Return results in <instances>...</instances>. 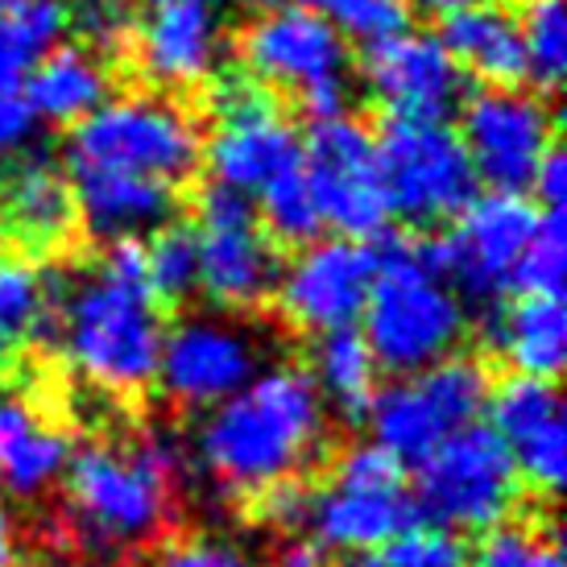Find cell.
Here are the masks:
<instances>
[{"label":"cell","instance_id":"f35d334b","mask_svg":"<svg viewBox=\"0 0 567 567\" xmlns=\"http://www.w3.org/2000/svg\"><path fill=\"white\" fill-rule=\"evenodd\" d=\"M145 567H257L249 555L220 543V538H187V543H171L162 547Z\"/></svg>","mask_w":567,"mask_h":567},{"label":"cell","instance_id":"ee69618b","mask_svg":"<svg viewBox=\"0 0 567 567\" xmlns=\"http://www.w3.org/2000/svg\"><path fill=\"white\" fill-rule=\"evenodd\" d=\"M17 555H21V547H17L13 522L0 514V567H17Z\"/></svg>","mask_w":567,"mask_h":567},{"label":"cell","instance_id":"9a60e30c","mask_svg":"<svg viewBox=\"0 0 567 567\" xmlns=\"http://www.w3.org/2000/svg\"><path fill=\"white\" fill-rule=\"evenodd\" d=\"M538 212L522 195H481L456 216V228L435 245H423L431 266L473 299L488 302L514 286L522 249L535 233Z\"/></svg>","mask_w":567,"mask_h":567},{"label":"cell","instance_id":"836d02e7","mask_svg":"<svg viewBox=\"0 0 567 567\" xmlns=\"http://www.w3.org/2000/svg\"><path fill=\"white\" fill-rule=\"evenodd\" d=\"M352 567H468V551L443 526H406L390 543L357 555Z\"/></svg>","mask_w":567,"mask_h":567},{"label":"cell","instance_id":"d4e9b609","mask_svg":"<svg viewBox=\"0 0 567 567\" xmlns=\"http://www.w3.org/2000/svg\"><path fill=\"white\" fill-rule=\"evenodd\" d=\"M4 228L33 245L54 249L75 228V204L66 174L42 154H25L4 171V199H0Z\"/></svg>","mask_w":567,"mask_h":567},{"label":"cell","instance_id":"d590c367","mask_svg":"<svg viewBox=\"0 0 567 567\" xmlns=\"http://www.w3.org/2000/svg\"><path fill=\"white\" fill-rule=\"evenodd\" d=\"M299 9L323 17L340 38H357L373 47L381 38H394L406 30V9L398 0H295Z\"/></svg>","mask_w":567,"mask_h":567},{"label":"cell","instance_id":"c3c4849f","mask_svg":"<svg viewBox=\"0 0 567 567\" xmlns=\"http://www.w3.org/2000/svg\"><path fill=\"white\" fill-rule=\"evenodd\" d=\"M30 4H59V0H30Z\"/></svg>","mask_w":567,"mask_h":567},{"label":"cell","instance_id":"e0dca14e","mask_svg":"<svg viewBox=\"0 0 567 567\" xmlns=\"http://www.w3.org/2000/svg\"><path fill=\"white\" fill-rule=\"evenodd\" d=\"M261 348L249 328L224 316H190L162 336L158 385L174 406L212 410L257 378Z\"/></svg>","mask_w":567,"mask_h":567},{"label":"cell","instance_id":"7bdbcfd3","mask_svg":"<svg viewBox=\"0 0 567 567\" xmlns=\"http://www.w3.org/2000/svg\"><path fill=\"white\" fill-rule=\"evenodd\" d=\"M402 9H419V13H431V17H452L460 9H468V4H481V0H398Z\"/></svg>","mask_w":567,"mask_h":567},{"label":"cell","instance_id":"d6a6232c","mask_svg":"<svg viewBox=\"0 0 567 567\" xmlns=\"http://www.w3.org/2000/svg\"><path fill=\"white\" fill-rule=\"evenodd\" d=\"M468 567H564L559 538L535 522H497L481 535Z\"/></svg>","mask_w":567,"mask_h":567},{"label":"cell","instance_id":"9c48e42d","mask_svg":"<svg viewBox=\"0 0 567 567\" xmlns=\"http://www.w3.org/2000/svg\"><path fill=\"white\" fill-rule=\"evenodd\" d=\"M414 518L406 473L378 443H352L336 460V473L307 502V522L323 547L364 555L402 535Z\"/></svg>","mask_w":567,"mask_h":567},{"label":"cell","instance_id":"7402d4cb","mask_svg":"<svg viewBox=\"0 0 567 567\" xmlns=\"http://www.w3.org/2000/svg\"><path fill=\"white\" fill-rule=\"evenodd\" d=\"M71 440L42 406L17 390H0V488L13 497H42L63 481Z\"/></svg>","mask_w":567,"mask_h":567},{"label":"cell","instance_id":"4fadbf2b","mask_svg":"<svg viewBox=\"0 0 567 567\" xmlns=\"http://www.w3.org/2000/svg\"><path fill=\"white\" fill-rule=\"evenodd\" d=\"M460 142L476 178L502 195H522L555 150V116L535 92L485 87L460 109Z\"/></svg>","mask_w":567,"mask_h":567},{"label":"cell","instance_id":"ab89813d","mask_svg":"<svg viewBox=\"0 0 567 567\" xmlns=\"http://www.w3.org/2000/svg\"><path fill=\"white\" fill-rule=\"evenodd\" d=\"M307 493H302L295 481H282V485L266 488V493H257V518L269 522V526H278V530H295L307 522Z\"/></svg>","mask_w":567,"mask_h":567},{"label":"cell","instance_id":"1f68e13d","mask_svg":"<svg viewBox=\"0 0 567 567\" xmlns=\"http://www.w3.org/2000/svg\"><path fill=\"white\" fill-rule=\"evenodd\" d=\"M257 224L269 228L266 237L274 240H290V245H311L319 240V207H316V195H311V183H307V174L290 171L282 178H274L266 190H257Z\"/></svg>","mask_w":567,"mask_h":567},{"label":"cell","instance_id":"2e32d148","mask_svg":"<svg viewBox=\"0 0 567 567\" xmlns=\"http://www.w3.org/2000/svg\"><path fill=\"white\" fill-rule=\"evenodd\" d=\"M373 278H378V252L364 240L331 237L302 245L295 261L278 269L274 295L290 328L328 336L352 328L364 316Z\"/></svg>","mask_w":567,"mask_h":567},{"label":"cell","instance_id":"f546056e","mask_svg":"<svg viewBox=\"0 0 567 567\" xmlns=\"http://www.w3.org/2000/svg\"><path fill=\"white\" fill-rule=\"evenodd\" d=\"M522 59H526V80L535 87L555 92L567 75V17L564 0H526L518 17Z\"/></svg>","mask_w":567,"mask_h":567},{"label":"cell","instance_id":"f6af8a7d","mask_svg":"<svg viewBox=\"0 0 567 567\" xmlns=\"http://www.w3.org/2000/svg\"><path fill=\"white\" fill-rule=\"evenodd\" d=\"M224 4H237V9H261V13H266V9H274L278 0H224Z\"/></svg>","mask_w":567,"mask_h":567},{"label":"cell","instance_id":"60d3db41","mask_svg":"<svg viewBox=\"0 0 567 567\" xmlns=\"http://www.w3.org/2000/svg\"><path fill=\"white\" fill-rule=\"evenodd\" d=\"M530 187H535V195L547 199L551 212H559V204H564V195H567V158L559 154V150H551V154L543 158V166H538Z\"/></svg>","mask_w":567,"mask_h":567},{"label":"cell","instance_id":"5b68a950","mask_svg":"<svg viewBox=\"0 0 567 567\" xmlns=\"http://www.w3.org/2000/svg\"><path fill=\"white\" fill-rule=\"evenodd\" d=\"M204 162V128L178 100L154 92L109 95L71 128L66 166L150 178L162 187L187 183Z\"/></svg>","mask_w":567,"mask_h":567},{"label":"cell","instance_id":"74e56055","mask_svg":"<svg viewBox=\"0 0 567 567\" xmlns=\"http://www.w3.org/2000/svg\"><path fill=\"white\" fill-rule=\"evenodd\" d=\"M38 137V116L17 87H0V171H9L17 158L30 154Z\"/></svg>","mask_w":567,"mask_h":567},{"label":"cell","instance_id":"8d00e7d4","mask_svg":"<svg viewBox=\"0 0 567 567\" xmlns=\"http://www.w3.org/2000/svg\"><path fill=\"white\" fill-rule=\"evenodd\" d=\"M71 25L80 33V47L95 54L125 50L137 33V9L133 0H71Z\"/></svg>","mask_w":567,"mask_h":567},{"label":"cell","instance_id":"6da1fadb","mask_svg":"<svg viewBox=\"0 0 567 567\" xmlns=\"http://www.w3.org/2000/svg\"><path fill=\"white\" fill-rule=\"evenodd\" d=\"M328 443V406L307 369L274 364L212 406L195 431L204 473L228 493H266L295 481Z\"/></svg>","mask_w":567,"mask_h":567},{"label":"cell","instance_id":"d6986e66","mask_svg":"<svg viewBox=\"0 0 567 567\" xmlns=\"http://www.w3.org/2000/svg\"><path fill=\"white\" fill-rule=\"evenodd\" d=\"M493 431L505 443L518 476H526L538 493L555 497L567 473V423L559 390L543 378H509L488 390Z\"/></svg>","mask_w":567,"mask_h":567},{"label":"cell","instance_id":"e575fe53","mask_svg":"<svg viewBox=\"0 0 567 567\" xmlns=\"http://www.w3.org/2000/svg\"><path fill=\"white\" fill-rule=\"evenodd\" d=\"M564 274H567V224L559 212H543L535 220L530 240H526V249H522L514 286H522L526 295L559 299Z\"/></svg>","mask_w":567,"mask_h":567},{"label":"cell","instance_id":"8fae6325","mask_svg":"<svg viewBox=\"0 0 567 567\" xmlns=\"http://www.w3.org/2000/svg\"><path fill=\"white\" fill-rule=\"evenodd\" d=\"M302 174L316 195L319 220L323 228H336V237L364 240L385 228L390 199L381 183L378 142L357 116L340 112L311 125L302 145Z\"/></svg>","mask_w":567,"mask_h":567},{"label":"cell","instance_id":"8992f818","mask_svg":"<svg viewBox=\"0 0 567 567\" xmlns=\"http://www.w3.org/2000/svg\"><path fill=\"white\" fill-rule=\"evenodd\" d=\"M240 63L252 83L299 95L316 121L348 104V42L323 17L299 4H274L240 33Z\"/></svg>","mask_w":567,"mask_h":567},{"label":"cell","instance_id":"7c38bea8","mask_svg":"<svg viewBox=\"0 0 567 567\" xmlns=\"http://www.w3.org/2000/svg\"><path fill=\"white\" fill-rule=\"evenodd\" d=\"M204 162L216 187L257 195L274 178L299 171L302 142L261 83L224 80L216 87V128L204 142Z\"/></svg>","mask_w":567,"mask_h":567},{"label":"cell","instance_id":"4316f807","mask_svg":"<svg viewBox=\"0 0 567 567\" xmlns=\"http://www.w3.org/2000/svg\"><path fill=\"white\" fill-rule=\"evenodd\" d=\"M311 364H316L311 381H316L323 406L340 410L344 419L369 414V402L378 394V361H373L361 331L344 328L319 336Z\"/></svg>","mask_w":567,"mask_h":567},{"label":"cell","instance_id":"7a4b0ae2","mask_svg":"<svg viewBox=\"0 0 567 567\" xmlns=\"http://www.w3.org/2000/svg\"><path fill=\"white\" fill-rule=\"evenodd\" d=\"M54 336L66 364L104 394H142L158 378L162 302L145 286L137 240L112 245V252L80 274L63 299H54Z\"/></svg>","mask_w":567,"mask_h":567},{"label":"cell","instance_id":"44dd1931","mask_svg":"<svg viewBox=\"0 0 567 567\" xmlns=\"http://www.w3.org/2000/svg\"><path fill=\"white\" fill-rule=\"evenodd\" d=\"M63 174L75 204V220H83L95 240H112V245L158 233L162 224H171L178 204L174 187H162L150 178H128V174L92 171V166H66Z\"/></svg>","mask_w":567,"mask_h":567},{"label":"cell","instance_id":"5bb4252c","mask_svg":"<svg viewBox=\"0 0 567 567\" xmlns=\"http://www.w3.org/2000/svg\"><path fill=\"white\" fill-rule=\"evenodd\" d=\"M199 290L224 311H249L266 302L278 282V249L257 224L245 195L212 187L199 195Z\"/></svg>","mask_w":567,"mask_h":567},{"label":"cell","instance_id":"484cf974","mask_svg":"<svg viewBox=\"0 0 567 567\" xmlns=\"http://www.w3.org/2000/svg\"><path fill=\"white\" fill-rule=\"evenodd\" d=\"M493 344L505 361L518 369V378L551 381L567 357V311L559 299L526 295L493 319Z\"/></svg>","mask_w":567,"mask_h":567},{"label":"cell","instance_id":"ffe728a7","mask_svg":"<svg viewBox=\"0 0 567 567\" xmlns=\"http://www.w3.org/2000/svg\"><path fill=\"white\" fill-rule=\"evenodd\" d=\"M133 50L145 80L171 92H190L216 80L224 59V25L212 0H174L154 4L137 33Z\"/></svg>","mask_w":567,"mask_h":567},{"label":"cell","instance_id":"7dc6e473","mask_svg":"<svg viewBox=\"0 0 567 567\" xmlns=\"http://www.w3.org/2000/svg\"><path fill=\"white\" fill-rule=\"evenodd\" d=\"M145 4H150V9H154V4H174V0H145Z\"/></svg>","mask_w":567,"mask_h":567},{"label":"cell","instance_id":"f1b7e54d","mask_svg":"<svg viewBox=\"0 0 567 567\" xmlns=\"http://www.w3.org/2000/svg\"><path fill=\"white\" fill-rule=\"evenodd\" d=\"M66 25L63 4L0 0V87H17L47 50L59 47Z\"/></svg>","mask_w":567,"mask_h":567},{"label":"cell","instance_id":"bcb514c9","mask_svg":"<svg viewBox=\"0 0 567 567\" xmlns=\"http://www.w3.org/2000/svg\"><path fill=\"white\" fill-rule=\"evenodd\" d=\"M4 237H9V228H4V216H0V252H4Z\"/></svg>","mask_w":567,"mask_h":567},{"label":"cell","instance_id":"3957f363","mask_svg":"<svg viewBox=\"0 0 567 567\" xmlns=\"http://www.w3.org/2000/svg\"><path fill=\"white\" fill-rule=\"evenodd\" d=\"M178 476L183 452L171 435L83 447L63 473L66 530L75 547L100 564L150 547L171 526Z\"/></svg>","mask_w":567,"mask_h":567},{"label":"cell","instance_id":"603a6c76","mask_svg":"<svg viewBox=\"0 0 567 567\" xmlns=\"http://www.w3.org/2000/svg\"><path fill=\"white\" fill-rule=\"evenodd\" d=\"M440 42L460 66V75H476L488 87H514L518 80H526L518 17L505 4L481 0V4L443 17Z\"/></svg>","mask_w":567,"mask_h":567},{"label":"cell","instance_id":"83f0119b","mask_svg":"<svg viewBox=\"0 0 567 567\" xmlns=\"http://www.w3.org/2000/svg\"><path fill=\"white\" fill-rule=\"evenodd\" d=\"M54 299V282L42 269L0 257V361H13L38 336H50Z\"/></svg>","mask_w":567,"mask_h":567},{"label":"cell","instance_id":"cb8c5ba5","mask_svg":"<svg viewBox=\"0 0 567 567\" xmlns=\"http://www.w3.org/2000/svg\"><path fill=\"white\" fill-rule=\"evenodd\" d=\"M25 104L38 121L80 125L112 95V71L104 54L87 47H54L25 75Z\"/></svg>","mask_w":567,"mask_h":567},{"label":"cell","instance_id":"30bf717a","mask_svg":"<svg viewBox=\"0 0 567 567\" xmlns=\"http://www.w3.org/2000/svg\"><path fill=\"white\" fill-rule=\"evenodd\" d=\"M390 216L410 224L456 220L476 199V171L447 121H394L378 142Z\"/></svg>","mask_w":567,"mask_h":567},{"label":"cell","instance_id":"ac0fdd59","mask_svg":"<svg viewBox=\"0 0 567 567\" xmlns=\"http://www.w3.org/2000/svg\"><path fill=\"white\" fill-rule=\"evenodd\" d=\"M364 87L394 121H447L464 75L435 33L402 30L364 50Z\"/></svg>","mask_w":567,"mask_h":567},{"label":"cell","instance_id":"4dcf8cb0","mask_svg":"<svg viewBox=\"0 0 567 567\" xmlns=\"http://www.w3.org/2000/svg\"><path fill=\"white\" fill-rule=\"evenodd\" d=\"M145 286L158 302H183L199 290V245L190 228L162 224L154 240L142 249Z\"/></svg>","mask_w":567,"mask_h":567},{"label":"cell","instance_id":"ba28073f","mask_svg":"<svg viewBox=\"0 0 567 567\" xmlns=\"http://www.w3.org/2000/svg\"><path fill=\"white\" fill-rule=\"evenodd\" d=\"M518 468L493 426H464L419 460V505L443 530H493L518 505Z\"/></svg>","mask_w":567,"mask_h":567},{"label":"cell","instance_id":"277c9868","mask_svg":"<svg viewBox=\"0 0 567 567\" xmlns=\"http://www.w3.org/2000/svg\"><path fill=\"white\" fill-rule=\"evenodd\" d=\"M361 319V336L378 369L385 364L398 378L456 357L468 331L464 299L431 266L423 245H402V240L378 257V278Z\"/></svg>","mask_w":567,"mask_h":567},{"label":"cell","instance_id":"52a82bcc","mask_svg":"<svg viewBox=\"0 0 567 567\" xmlns=\"http://www.w3.org/2000/svg\"><path fill=\"white\" fill-rule=\"evenodd\" d=\"M488 373L473 357H447V361L419 369L385 385L369 402V426L398 464H419L443 440L473 426L488 402Z\"/></svg>","mask_w":567,"mask_h":567},{"label":"cell","instance_id":"b9f144b4","mask_svg":"<svg viewBox=\"0 0 567 567\" xmlns=\"http://www.w3.org/2000/svg\"><path fill=\"white\" fill-rule=\"evenodd\" d=\"M274 567H328V555H323L319 543L299 538V543H286L278 559H274Z\"/></svg>","mask_w":567,"mask_h":567}]
</instances>
